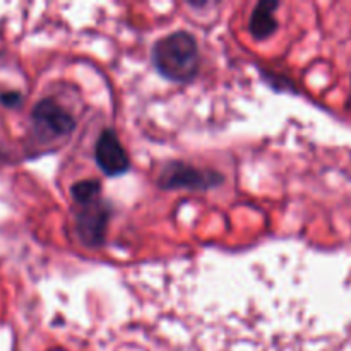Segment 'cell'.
Instances as JSON below:
<instances>
[{
    "label": "cell",
    "instance_id": "obj_1",
    "mask_svg": "<svg viewBox=\"0 0 351 351\" xmlns=\"http://www.w3.org/2000/svg\"><path fill=\"white\" fill-rule=\"evenodd\" d=\"M197 41L187 31H177L161 38L153 47V64L163 77L189 82L199 71Z\"/></svg>",
    "mask_w": 351,
    "mask_h": 351
},
{
    "label": "cell",
    "instance_id": "obj_2",
    "mask_svg": "<svg viewBox=\"0 0 351 351\" xmlns=\"http://www.w3.org/2000/svg\"><path fill=\"white\" fill-rule=\"evenodd\" d=\"M95 158L99 170L108 177H119L130 168L129 154L112 129H105L99 134L95 146Z\"/></svg>",
    "mask_w": 351,
    "mask_h": 351
},
{
    "label": "cell",
    "instance_id": "obj_3",
    "mask_svg": "<svg viewBox=\"0 0 351 351\" xmlns=\"http://www.w3.org/2000/svg\"><path fill=\"white\" fill-rule=\"evenodd\" d=\"M33 123L41 137H64L74 129V119L51 99H43L34 106Z\"/></svg>",
    "mask_w": 351,
    "mask_h": 351
},
{
    "label": "cell",
    "instance_id": "obj_4",
    "mask_svg": "<svg viewBox=\"0 0 351 351\" xmlns=\"http://www.w3.org/2000/svg\"><path fill=\"white\" fill-rule=\"evenodd\" d=\"M81 215L77 216V230L86 245H99L105 240L108 209L99 199L82 202Z\"/></svg>",
    "mask_w": 351,
    "mask_h": 351
},
{
    "label": "cell",
    "instance_id": "obj_5",
    "mask_svg": "<svg viewBox=\"0 0 351 351\" xmlns=\"http://www.w3.org/2000/svg\"><path fill=\"white\" fill-rule=\"evenodd\" d=\"M163 180L161 185L167 189L173 187H192V189H202V187H211L216 184L215 178H208V175L204 171H197L194 168L184 167L182 163L171 165L167 171L163 173Z\"/></svg>",
    "mask_w": 351,
    "mask_h": 351
},
{
    "label": "cell",
    "instance_id": "obj_6",
    "mask_svg": "<svg viewBox=\"0 0 351 351\" xmlns=\"http://www.w3.org/2000/svg\"><path fill=\"white\" fill-rule=\"evenodd\" d=\"M278 5H280V3L271 2V0H264V2L257 3L249 23V29L254 38L264 40V38H267L273 33L274 27H276L274 10L278 9Z\"/></svg>",
    "mask_w": 351,
    "mask_h": 351
},
{
    "label": "cell",
    "instance_id": "obj_7",
    "mask_svg": "<svg viewBox=\"0 0 351 351\" xmlns=\"http://www.w3.org/2000/svg\"><path fill=\"white\" fill-rule=\"evenodd\" d=\"M72 197L75 199L77 204H82V202L95 201V199L99 197V182L96 180H84L75 184L74 187L71 189Z\"/></svg>",
    "mask_w": 351,
    "mask_h": 351
},
{
    "label": "cell",
    "instance_id": "obj_8",
    "mask_svg": "<svg viewBox=\"0 0 351 351\" xmlns=\"http://www.w3.org/2000/svg\"><path fill=\"white\" fill-rule=\"evenodd\" d=\"M0 99H2L3 105H7V106H16L17 103H19L21 95H17V93H7V95L0 96Z\"/></svg>",
    "mask_w": 351,
    "mask_h": 351
}]
</instances>
